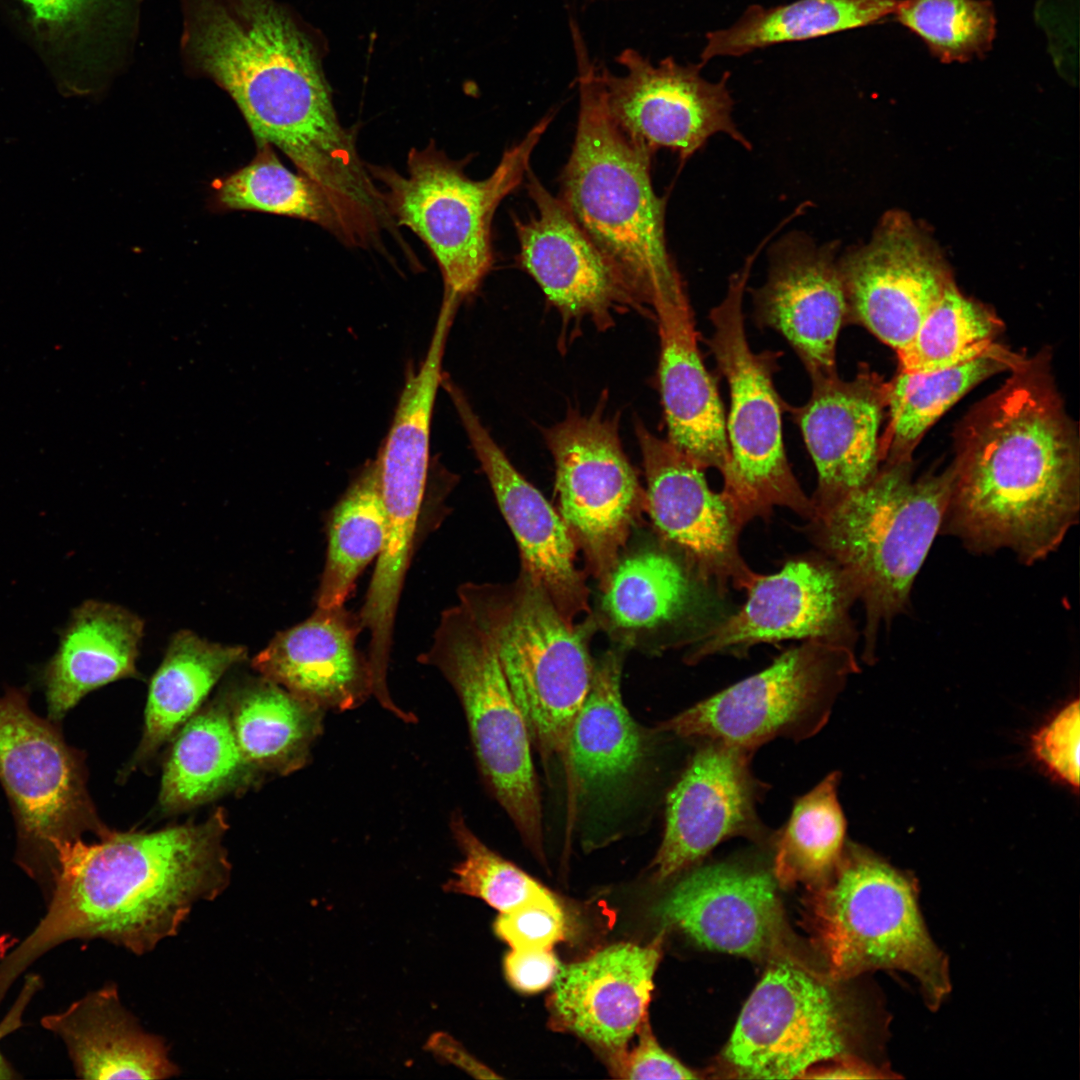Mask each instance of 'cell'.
<instances>
[{
	"label": "cell",
	"mask_w": 1080,
	"mask_h": 1080,
	"mask_svg": "<svg viewBox=\"0 0 1080 1080\" xmlns=\"http://www.w3.org/2000/svg\"><path fill=\"white\" fill-rule=\"evenodd\" d=\"M362 630L358 615L345 606L316 607L305 621L277 633L252 666L323 710H351L372 695L368 660L356 646Z\"/></svg>",
	"instance_id": "484cf974"
},
{
	"label": "cell",
	"mask_w": 1080,
	"mask_h": 1080,
	"mask_svg": "<svg viewBox=\"0 0 1080 1080\" xmlns=\"http://www.w3.org/2000/svg\"><path fill=\"white\" fill-rule=\"evenodd\" d=\"M566 917L555 895L502 912L494 931L512 949H552L566 936Z\"/></svg>",
	"instance_id": "7bdbcfd3"
},
{
	"label": "cell",
	"mask_w": 1080,
	"mask_h": 1080,
	"mask_svg": "<svg viewBox=\"0 0 1080 1080\" xmlns=\"http://www.w3.org/2000/svg\"><path fill=\"white\" fill-rule=\"evenodd\" d=\"M701 741L667 796L664 834L652 862L658 881L691 867L727 838L765 835L756 813L760 784L750 768L752 752Z\"/></svg>",
	"instance_id": "ffe728a7"
},
{
	"label": "cell",
	"mask_w": 1080,
	"mask_h": 1080,
	"mask_svg": "<svg viewBox=\"0 0 1080 1080\" xmlns=\"http://www.w3.org/2000/svg\"><path fill=\"white\" fill-rule=\"evenodd\" d=\"M14 1077L15 1073L13 1069L0 1052V1079H11Z\"/></svg>",
	"instance_id": "681fc988"
},
{
	"label": "cell",
	"mask_w": 1080,
	"mask_h": 1080,
	"mask_svg": "<svg viewBox=\"0 0 1080 1080\" xmlns=\"http://www.w3.org/2000/svg\"><path fill=\"white\" fill-rule=\"evenodd\" d=\"M385 539L386 520L375 460L361 470L331 513L316 607L344 606L359 575L380 555Z\"/></svg>",
	"instance_id": "d590c367"
},
{
	"label": "cell",
	"mask_w": 1080,
	"mask_h": 1080,
	"mask_svg": "<svg viewBox=\"0 0 1080 1080\" xmlns=\"http://www.w3.org/2000/svg\"><path fill=\"white\" fill-rule=\"evenodd\" d=\"M1079 701L1064 707L1032 738L1038 760L1057 778L1079 785Z\"/></svg>",
	"instance_id": "ee69618b"
},
{
	"label": "cell",
	"mask_w": 1080,
	"mask_h": 1080,
	"mask_svg": "<svg viewBox=\"0 0 1080 1080\" xmlns=\"http://www.w3.org/2000/svg\"><path fill=\"white\" fill-rule=\"evenodd\" d=\"M838 781L839 774L833 772L795 802L776 843L774 878L781 886H814L839 865L846 821L838 802Z\"/></svg>",
	"instance_id": "74e56055"
},
{
	"label": "cell",
	"mask_w": 1080,
	"mask_h": 1080,
	"mask_svg": "<svg viewBox=\"0 0 1080 1080\" xmlns=\"http://www.w3.org/2000/svg\"><path fill=\"white\" fill-rule=\"evenodd\" d=\"M759 251L730 276L725 297L710 312L713 333L708 340L730 394V463L721 493L742 528L755 518L768 519L776 506L810 521L815 515L785 453L781 416L786 404L773 381L781 352H754L746 335L743 299Z\"/></svg>",
	"instance_id": "ba28073f"
},
{
	"label": "cell",
	"mask_w": 1080,
	"mask_h": 1080,
	"mask_svg": "<svg viewBox=\"0 0 1080 1080\" xmlns=\"http://www.w3.org/2000/svg\"><path fill=\"white\" fill-rule=\"evenodd\" d=\"M1000 320L950 282L913 338L896 351L899 371L927 373L972 360L994 346Z\"/></svg>",
	"instance_id": "ab89813d"
},
{
	"label": "cell",
	"mask_w": 1080,
	"mask_h": 1080,
	"mask_svg": "<svg viewBox=\"0 0 1080 1080\" xmlns=\"http://www.w3.org/2000/svg\"><path fill=\"white\" fill-rule=\"evenodd\" d=\"M233 704L232 727L251 769L287 774L305 765L323 728V709L262 676Z\"/></svg>",
	"instance_id": "4dcf8cb0"
},
{
	"label": "cell",
	"mask_w": 1080,
	"mask_h": 1080,
	"mask_svg": "<svg viewBox=\"0 0 1080 1080\" xmlns=\"http://www.w3.org/2000/svg\"><path fill=\"white\" fill-rule=\"evenodd\" d=\"M559 968L552 949H512L504 960L508 981L526 993L539 992L553 984Z\"/></svg>",
	"instance_id": "bcb514c9"
},
{
	"label": "cell",
	"mask_w": 1080,
	"mask_h": 1080,
	"mask_svg": "<svg viewBox=\"0 0 1080 1080\" xmlns=\"http://www.w3.org/2000/svg\"><path fill=\"white\" fill-rule=\"evenodd\" d=\"M899 1L798 0L771 8L752 5L731 27L706 35L701 63L868 26L894 15Z\"/></svg>",
	"instance_id": "836d02e7"
},
{
	"label": "cell",
	"mask_w": 1080,
	"mask_h": 1080,
	"mask_svg": "<svg viewBox=\"0 0 1080 1080\" xmlns=\"http://www.w3.org/2000/svg\"><path fill=\"white\" fill-rule=\"evenodd\" d=\"M222 810L200 823L154 832H108L77 838L56 852L45 916L0 962V993L38 957L73 939H105L137 954L152 951L200 901L228 886Z\"/></svg>",
	"instance_id": "7a4b0ae2"
},
{
	"label": "cell",
	"mask_w": 1080,
	"mask_h": 1080,
	"mask_svg": "<svg viewBox=\"0 0 1080 1080\" xmlns=\"http://www.w3.org/2000/svg\"><path fill=\"white\" fill-rule=\"evenodd\" d=\"M446 390L487 476L497 505L519 548L521 569L575 623L590 614L589 588L577 566L576 543L557 512L512 465L481 423L463 392L444 378Z\"/></svg>",
	"instance_id": "7402d4cb"
},
{
	"label": "cell",
	"mask_w": 1080,
	"mask_h": 1080,
	"mask_svg": "<svg viewBox=\"0 0 1080 1080\" xmlns=\"http://www.w3.org/2000/svg\"><path fill=\"white\" fill-rule=\"evenodd\" d=\"M457 596L491 643L543 763L568 771L571 729L594 669L585 630L522 569L509 583H463Z\"/></svg>",
	"instance_id": "52a82bcc"
},
{
	"label": "cell",
	"mask_w": 1080,
	"mask_h": 1080,
	"mask_svg": "<svg viewBox=\"0 0 1080 1080\" xmlns=\"http://www.w3.org/2000/svg\"><path fill=\"white\" fill-rule=\"evenodd\" d=\"M894 16L946 64L983 57L996 37L990 0H900Z\"/></svg>",
	"instance_id": "60d3db41"
},
{
	"label": "cell",
	"mask_w": 1080,
	"mask_h": 1080,
	"mask_svg": "<svg viewBox=\"0 0 1080 1080\" xmlns=\"http://www.w3.org/2000/svg\"><path fill=\"white\" fill-rule=\"evenodd\" d=\"M819 1068H811L802 1078L825 1079H887L897 1075L886 1066L870 1063L858 1057H842Z\"/></svg>",
	"instance_id": "c3c4849f"
},
{
	"label": "cell",
	"mask_w": 1080,
	"mask_h": 1080,
	"mask_svg": "<svg viewBox=\"0 0 1080 1080\" xmlns=\"http://www.w3.org/2000/svg\"><path fill=\"white\" fill-rule=\"evenodd\" d=\"M776 884L770 873L743 864L700 866L679 879L653 912L709 950L805 964L793 953Z\"/></svg>",
	"instance_id": "e0dca14e"
},
{
	"label": "cell",
	"mask_w": 1080,
	"mask_h": 1080,
	"mask_svg": "<svg viewBox=\"0 0 1080 1080\" xmlns=\"http://www.w3.org/2000/svg\"><path fill=\"white\" fill-rule=\"evenodd\" d=\"M627 72L615 76L601 71L609 114L638 148L653 154L659 148L685 160L719 133L746 149L750 142L732 118L729 73L720 81L701 76L703 64H678L672 57L654 66L632 49L617 58Z\"/></svg>",
	"instance_id": "9a60e30c"
},
{
	"label": "cell",
	"mask_w": 1080,
	"mask_h": 1080,
	"mask_svg": "<svg viewBox=\"0 0 1080 1080\" xmlns=\"http://www.w3.org/2000/svg\"><path fill=\"white\" fill-rule=\"evenodd\" d=\"M838 247L788 232L769 247L766 281L750 291L756 324L779 332L810 378L837 373V339L847 323Z\"/></svg>",
	"instance_id": "44dd1931"
},
{
	"label": "cell",
	"mask_w": 1080,
	"mask_h": 1080,
	"mask_svg": "<svg viewBox=\"0 0 1080 1080\" xmlns=\"http://www.w3.org/2000/svg\"><path fill=\"white\" fill-rule=\"evenodd\" d=\"M847 323L895 351L905 347L952 282L928 241L904 215L885 216L871 239L838 258Z\"/></svg>",
	"instance_id": "d6986e66"
},
{
	"label": "cell",
	"mask_w": 1080,
	"mask_h": 1080,
	"mask_svg": "<svg viewBox=\"0 0 1080 1080\" xmlns=\"http://www.w3.org/2000/svg\"><path fill=\"white\" fill-rule=\"evenodd\" d=\"M693 574L669 553L646 550L619 558L602 593L609 622L627 633L659 629L680 619L694 597Z\"/></svg>",
	"instance_id": "8d00e7d4"
},
{
	"label": "cell",
	"mask_w": 1080,
	"mask_h": 1080,
	"mask_svg": "<svg viewBox=\"0 0 1080 1080\" xmlns=\"http://www.w3.org/2000/svg\"><path fill=\"white\" fill-rule=\"evenodd\" d=\"M637 436L646 477L644 504L662 537L677 548L693 576L718 591L748 589L757 574L742 558V527L704 469L642 424Z\"/></svg>",
	"instance_id": "ac0fdd59"
},
{
	"label": "cell",
	"mask_w": 1080,
	"mask_h": 1080,
	"mask_svg": "<svg viewBox=\"0 0 1080 1080\" xmlns=\"http://www.w3.org/2000/svg\"><path fill=\"white\" fill-rule=\"evenodd\" d=\"M662 935L650 944L619 943L588 958L560 965L553 982L554 1021L610 1054L637 1032L653 990Z\"/></svg>",
	"instance_id": "cb8c5ba5"
},
{
	"label": "cell",
	"mask_w": 1080,
	"mask_h": 1080,
	"mask_svg": "<svg viewBox=\"0 0 1080 1080\" xmlns=\"http://www.w3.org/2000/svg\"><path fill=\"white\" fill-rule=\"evenodd\" d=\"M527 190L536 214L516 220L520 259L546 297L567 316L600 323L618 304L637 300L578 225L561 199L529 170Z\"/></svg>",
	"instance_id": "d4e9b609"
},
{
	"label": "cell",
	"mask_w": 1080,
	"mask_h": 1080,
	"mask_svg": "<svg viewBox=\"0 0 1080 1080\" xmlns=\"http://www.w3.org/2000/svg\"><path fill=\"white\" fill-rule=\"evenodd\" d=\"M418 661L436 668L463 707L481 773L522 839L543 853L542 806L525 719L493 647L458 603L442 611Z\"/></svg>",
	"instance_id": "30bf717a"
},
{
	"label": "cell",
	"mask_w": 1080,
	"mask_h": 1080,
	"mask_svg": "<svg viewBox=\"0 0 1080 1080\" xmlns=\"http://www.w3.org/2000/svg\"><path fill=\"white\" fill-rule=\"evenodd\" d=\"M0 784L15 818L17 861L48 886L60 846L86 830H106L89 799L80 753L57 723L31 710L24 688L0 697Z\"/></svg>",
	"instance_id": "4fadbf2b"
},
{
	"label": "cell",
	"mask_w": 1080,
	"mask_h": 1080,
	"mask_svg": "<svg viewBox=\"0 0 1080 1080\" xmlns=\"http://www.w3.org/2000/svg\"><path fill=\"white\" fill-rule=\"evenodd\" d=\"M1024 358L997 343L982 355L953 367L927 373H899L886 383L887 430L880 437L882 461L910 460L924 433L974 386Z\"/></svg>",
	"instance_id": "1f68e13d"
},
{
	"label": "cell",
	"mask_w": 1080,
	"mask_h": 1080,
	"mask_svg": "<svg viewBox=\"0 0 1080 1080\" xmlns=\"http://www.w3.org/2000/svg\"><path fill=\"white\" fill-rule=\"evenodd\" d=\"M636 1033L638 1041L632 1050L624 1049L610 1054L612 1072L616 1077L633 1080L698 1078L693 1070L659 1045L652 1033L648 1016L643 1019Z\"/></svg>",
	"instance_id": "f6af8a7d"
},
{
	"label": "cell",
	"mask_w": 1080,
	"mask_h": 1080,
	"mask_svg": "<svg viewBox=\"0 0 1080 1080\" xmlns=\"http://www.w3.org/2000/svg\"><path fill=\"white\" fill-rule=\"evenodd\" d=\"M41 1023L64 1042L81 1078L166 1079L179 1073L164 1040L141 1028L113 983Z\"/></svg>",
	"instance_id": "f1b7e54d"
},
{
	"label": "cell",
	"mask_w": 1080,
	"mask_h": 1080,
	"mask_svg": "<svg viewBox=\"0 0 1080 1080\" xmlns=\"http://www.w3.org/2000/svg\"><path fill=\"white\" fill-rule=\"evenodd\" d=\"M863 1027L857 1007L807 965L774 961L745 1003L715 1072L802 1078L823 1061L858 1057L852 1051Z\"/></svg>",
	"instance_id": "8fae6325"
},
{
	"label": "cell",
	"mask_w": 1080,
	"mask_h": 1080,
	"mask_svg": "<svg viewBox=\"0 0 1080 1080\" xmlns=\"http://www.w3.org/2000/svg\"><path fill=\"white\" fill-rule=\"evenodd\" d=\"M246 658L244 646L211 642L186 629L175 633L150 683L139 753L157 750L194 715L218 680Z\"/></svg>",
	"instance_id": "d6a6232c"
},
{
	"label": "cell",
	"mask_w": 1080,
	"mask_h": 1080,
	"mask_svg": "<svg viewBox=\"0 0 1080 1080\" xmlns=\"http://www.w3.org/2000/svg\"><path fill=\"white\" fill-rule=\"evenodd\" d=\"M559 513L600 588L620 558L644 500L616 424L574 413L546 432Z\"/></svg>",
	"instance_id": "5bb4252c"
},
{
	"label": "cell",
	"mask_w": 1080,
	"mask_h": 1080,
	"mask_svg": "<svg viewBox=\"0 0 1080 1080\" xmlns=\"http://www.w3.org/2000/svg\"><path fill=\"white\" fill-rule=\"evenodd\" d=\"M35 22L50 32H69L88 24L119 0H22ZM123 1V0H120Z\"/></svg>",
	"instance_id": "7dc6e473"
},
{
	"label": "cell",
	"mask_w": 1080,
	"mask_h": 1080,
	"mask_svg": "<svg viewBox=\"0 0 1080 1080\" xmlns=\"http://www.w3.org/2000/svg\"><path fill=\"white\" fill-rule=\"evenodd\" d=\"M651 306L660 336L658 378L668 441L702 469L723 475L730 463L724 410L701 357L686 291L661 296Z\"/></svg>",
	"instance_id": "4316f807"
},
{
	"label": "cell",
	"mask_w": 1080,
	"mask_h": 1080,
	"mask_svg": "<svg viewBox=\"0 0 1080 1080\" xmlns=\"http://www.w3.org/2000/svg\"><path fill=\"white\" fill-rule=\"evenodd\" d=\"M811 381L809 400L800 407L785 405V409L800 427L817 470V488L811 498L815 518L865 486L879 471L886 383L867 368L850 381L837 373L814 376Z\"/></svg>",
	"instance_id": "603a6c76"
},
{
	"label": "cell",
	"mask_w": 1080,
	"mask_h": 1080,
	"mask_svg": "<svg viewBox=\"0 0 1080 1080\" xmlns=\"http://www.w3.org/2000/svg\"><path fill=\"white\" fill-rule=\"evenodd\" d=\"M552 120L546 116L510 147L483 180L470 179L462 164L434 143L408 153L407 176L367 165L386 186L384 201L395 222L427 245L444 281V294L458 301L473 293L492 263L490 227L500 202L527 175L530 158Z\"/></svg>",
	"instance_id": "9c48e42d"
},
{
	"label": "cell",
	"mask_w": 1080,
	"mask_h": 1080,
	"mask_svg": "<svg viewBox=\"0 0 1080 1080\" xmlns=\"http://www.w3.org/2000/svg\"><path fill=\"white\" fill-rule=\"evenodd\" d=\"M574 43L580 109L560 199L635 299L651 305L685 289L666 242V201L653 189L652 154L617 127L601 71L589 62L582 39Z\"/></svg>",
	"instance_id": "277c9868"
},
{
	"label": "cell",
	"mask_w": 1080,
	"mask_h": 1080,
	"mask_svg": "<svg viewBox=\"0 0 1080 1080\" xmlns=\"http://www.w3.org/2000/svg\"><path fill=\"white\" fill-rule=\"evenodd\" d=\"M143 633V620L118 604L86 600L74 608L39 673L48 719L58 723L91 691L135 676Z\"/></svg>",
	"instance_id": "83f0119b"
},
{
	"label": "cell",
	"mask_w": 1080,
	"mask_h": 1080,
	"mask_svg": "<svg viewBox=\"0 0 1080 1080\" xmlns=\"http://www.w3.org/2000/svg\"><path fill=\"white\" fill-rule=\"evenodd\" d=\"M251 770L229 712L212 707L188 720L175 740L164 768L160 803L168 810L202 804L235 787Z\"/></svg>",
	"instance_id": "e575fe53"
},
{
	"label": "cell",
	"mask_w": 1080,
	"mask_h": 1080,
	"mask_svg": "<svg viewBox=\"0 0 1080 1080\" xmlns=\"http://www.w3.org/2000/svg\"><path fill=\"white\" fill-rule=\"evenodd\" d=\"M182 52L221 86L258 143L293 163L326 153L343 126L314 49L273 0H182Z\"/></svg>",
	"instance_id": "3957f363"
},
{
	"label": "cell",
	"mask_w": 1080,
	"mask_h": 1080,
	"mask_svg": "<svg viewBox=\"0 0 1080 1080\" xmlns=\"http://www.w3.org/2000/svg\"><path fill=\"white\" fill-rule=\"evenodd\" d=\"M1079 456L1047 360L1024 358L961 427L941 530L977 553L1045 559L1079 520Z\"/></svg>",
	"instance_id": "6da1fadb"
},
{
	"label": "cell",
	"mask_w": 1080,
	"mask_h": 1080,
	"mask_svg": "<svg viewBox=\"0 0 1080 1080\" xmlns=\"http://www.w3.org/2000/svg\"><path fill=\"white\" fill-rule=\"evenodd\" d=\"M952 468L913 478L910 460L886 462L874 478L811 520L817 545L850 579L865 609V652L903 613L914 580L941 531Z\"/></svg>",
	"instance_id": "5b68a950"
},
{
	"label": "cell",
	"mask_w": 1080,
	"mask_h": 1080,
	"mask_svg": "<svg viewBox=\"0 0 1080 1080\" xmlns=\"http://www.w3.org/2000/svg\"><path fill=\"white\" fill-rule=\"evenodd\" d=\"M221 205L313 222L346 243V233L324 191L301 173L289 170L271 145L259 143L256 157L218 187Z\"/></svg>",
	"instance_id": "f35d334b"
},
{
	"label": "cell",
	"mask_w": 1080,
	"mask_h": 1080,
	"mask_svg": "<svg viewBox=\"0 0 1080 1080\" xmlns=\"http://www.w3.org/2000/svg\"><path fill=\"white\" fill-rule=\"evenodd\" d=\"M856 671L852 647L805 640L761 672L653 730L719 741L750 752L779 737L802 740L823 728L846 678Z\"/></svg>",
	"instance_id": "7c38bea8"
},
{
	"label": "cell",
	"mask_w": 1080,
	"mask_h": 1080,
	"mask_svg": "<svg viewBox=\"0 0 1080 1080\" xmlns=\"http://www.w3.org/2000/svg\"><path fill=\"white\" fill-rule=\"evenodd\" d=\"M453 837L463 860L443 886L447 892L482 899L500 913L526 902L554 894L522 869L486 846L467 825L461 813L450 820Z\"/></svg>",
	"instance_id": "b9f144b4"
},
{
	"label": "cell",
	"mask_w": 1080,
	"mask_h": 1080,
	"mask_svg": "<svg viewBox=\"0 0 1080 1080\" xmlns=\"http://www.w3.org/2000/svg\"><path fill=\"white\" fill-rule=\"evenodd\" d=\"M621 671L622 658L616 652L594 664L589 692L570 733L569 780L574 781L575 795L589 802L624 788L648 755V738L622 700Z\"/></svg>",
	"instance_id": "f546056e"
},
{
	"label": "cell",
	"mask_w": 1080,
	"mask_h": 1080,
	"mask_svg": "<svg viewBox=\"0 0 1080 1080\" xmlns=\"http://www.w3.org/2000/svg\"><path fill=\"white\" fill-rule=\"evenodd\" d=\"M804 907L811 941L833 981L874 970L905 972L931 1010L950 994L948 958L925 925L911 875L852 847L827 879L808 887Z\"/></svg>",
	"instance_id": "8992f818"
},
{
	"label": "cell",
	"mask_w": 1080,
	"mask_h": 1080,
	"mask_svg": "<svg viewBox=\"0 0 1080 1080\" xmlns=\"http://www.w3.org/2000/svg\"><path fill=\"white\" fill-rule=\"evenodd\" d=\"M747 591L745 604L701 637L689 661L791 639L854 648L856 630L850 610L857 593L847 575L828 558L792 559L774 574H757Z\"/></svg>",
	"instance_id": "2e32d148"
}]
</instances>
